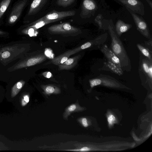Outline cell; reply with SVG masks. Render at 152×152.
<instances>
[{
	"label": "cell",
	"instance_id": "cell-1",
	"mask_svg": "<svg viewBox=\"0 0 152 152\" xmlns=\"http://www.w3.org/2000/svg\"><path fill=\"white\" fill-rule=\"evenodd\" d=\"M108 28L111 40V50L119 59L123 70L130 71L131 61L121 41L112 26L109 25Z\"/></svg>",
	"mask_w": 152,
	"mask_h": 152
},
{
	"label": "cell",
	"instance_id": "cell-2",
	"mask_svg": "<svg viewBox=\"0 0 152 152\" xmlns=\"http://www.w3.org/2000/svg\"><path fill=\"white\" fill-rule=\"evenodd\" d=\"M100 49L106 60V66L116 74L119 75H122L123 74V70L117 56L105 44H104Z\"/></svg>",
	"mask_w": 152,
	"mask_h": 152
},
{
	"label": "cell",
	"instance_id": "cell-3",
	"mask_svg": "<svg viewBox=\"0 0 152 152\" xmlns=\"http://www.w3.org/2000/svg\"><path fill=\"white\" fill-rule=\"evenodd\" d=\"M140 58L139 73L140 78L142 81L152 83V62L147 58L141 56Z\"/></svg>",
	"mask_w": 152,
	"mask_h": 152
},
{
	"label": "cell",
	"instance_id": "cell-4",
	"mask_svg": "<svg viewBox=\"0 0 152 152\" xmlns=\"http://www.w3.org/2000/svg\"><path fill=\"white\" fill-rule=\"evenodd\" d=\"M48 30L51 33L63 35L75 34L80 31L79 29L71 26L68 23L52 25L48 28Z\"/></svg>",
	"mask_w": 152,
	"mask_h": 152
},
{
	"label": "cell",
	"instance_id": "cell-5",
	"mask_svg": "<svg viewBox=\"0 0 152 152\" xmlns=\"http://www.w3.org/2000/svg\"><path fill=\"white\" fill-rule=\"evenodd\" d=\"M89 82L90 86L92 88L100 85L113 87H117L120 86L119 83L114 78L109 76L103 75L90 80Z\"/></svg>",
	"mask_w": 152,
	"mask_h": 152
},
{
	"label": "cell",
	"instance_id": "cell-6",
	"mask_svg": "<svg viewBox=\"0 0 152 152\" xmlns=\"http://www.w3.org/2000/svg\"><path fill=\"white\" fill-rule=\"evenodd\" d=\"M75 12L74 10L61 12L53 11L48 13L34 22L41 20L56 22L66 17L73 16L75 15Z\"/></svg>",
	"mask_w": 152,
	"mask_h": 152
},
{
	"label": "cell",
	"instance_id": "cell-7",
	"mask_svg": "<svg viewBox=\"0 0 152 152\" xmlns=\"http://www.w3.org/2000/svg\"><path fill=\"white\" fill-rule=\"evenodd\" d=\"M27 2V0H21L13 7L8 19V22L10 23H13L17 21L20 15Z\"/></svg>",
	"mask_w": 152,
	"mask_h": 152
},
{
	"label": "cell",
	"instance_id": "cell-8",
	"mask_svg": "<svg viewBox=\"0 0 152 152\" xmlns=\"http://www.w3.org/2000/svg\"><path fill=\"white\" fill-rule=\"evenodd\" d=\"M46 58L42 55L33 57L17 64L13 68L14 70L34 65L44 61Z\"/></svg>",
	"mask_w": 152,
	"mask_h": 152
},
{
	"label": "cell",
	"instance_id": "cell-9",
	"mask_svg": "<svg viewBox=\"0 0 152 152\" xmlns=\"http://www.w3.org/2000/svg\"><path fill=\"white\" fill-rule=\"evenodd\" d=\"M132 15L137 30L145 37L150 39V34L146 23L136 14H132Z\"/></svg>",
	"mask_w": 152,
	"mask_h": 152
},
{
	"label": "cell",
	"instance_id": "cell-10",
	"mask_svg": "<svg viewBox=\"0 0 152 152\" xmlns=\"http://www.w3.org/2000/svg\"><path fill=\"white\" fill-rule=\"evenodd\" d=\"M80 56V55H78L73 58H68L63 63L58 65L59 69L60 70H69L72 69L77 63L78 60Z\"/></svg>",
	"mask_w": 152,
	"mask_h": 152
},
{
	"label": "cell",
	"instance_id": "cell-11",
	"mask_svg": "<svg viewBox=\"0 0 152 152\" xmlns=\"http://www.w3.org/2000/svg\"><path fill=\"white\" fill-rule=\"evenodd\" d=\"M46 0H34L31 3L28 12V15L36 13L44 4Z\"/></svg>",
	"mask_w": 152,
	"mask_h": 152
},
{
	"label": "cell",
	"instance_id": "cell-12",
	"mask_svg": "<svg viewBox=\"0 0 152 152\" xmlns=\"http://www.w3.org/2000/svg\"><path fill=\"white\" fill-rule=\"evenodd\" d=\"M132 27L130 24L125 23L120 20H118L116 23L115 30L118 35L120 36L124 33L127 31Z\"/></svg>",
	"mask_w": 152,
	"mask_h": 152
},
{
	"label": "cell",
	"instance_id": "cell-13",
	"mask_svg": "<svg viewBox=\"0 0 152 152\" xmlns=\"http://www.w3.org/2000/svg\"><path fill=\"white\" fill-rule=\"evenodd\" d=\"M131 10L138 11V7L141 5V2L137 0H118Z\"/></svg>",
	"mask_w": 152,
	"mask_h": 152
},
{
	"label": "cell",
	"instance_id": "cell-14",
	"mask_svg": "<svg viewBox=\"0 0 152 152\" xmlns=\"http://www.w3.org/2000/svg\"><path fill=\"white\" fill-rule=\"evenodd\" d=\"M72 51H67L65 53H64L60 56L53 59L51 61L52 62L56 65L62 64L68 59L69 56L72 54Z\"/></svg>",
	"mask_w": 152,
	"mask_h": 152
},
{
	"label": "cell",
	"instance_id": "cell-15",
	"mask_svg": "<svg viewBox=\"0 0 152 152\" xmlns=\"http://www.w3.org/2000/svg\"><path fill=\"white\" fill-rule=\"evenodd\" d=\"M137 46L143 55V56L147 58L150 61L152 62V53L149 49L140 44L138 43Z\"/></svg>",
	"mask_w": 152,
	"mask_h": 152
},
{
	"label": "cell",
	"instance_id": "cell-16",
	"mask_svg": "<svg viewBox=\"0 0 152 152\" xmlns=\"http://www.w3.org/2000/svg\"><path fill=\"white\" fill-rule=\"evenodd\" d=\"M25 82L21 80L16 83L12 88L11 95L12 97L17 95L24 85Z\"/></svg>",
	"mask_w": 152,
	"mask_h": 152
},
{
	"label": "cell",
	"instance_id": "cell-17",
	"mask_svg": "<svg viewBox=\"0 0 152 152\" xmlns=\"http://www.w3.org/2000/svg\"><path fill=\"white\" fill-rule=\"evenodd\" d=\"M45 93L48 95L58 94L60 92V89L57 87L51 85L44 86L42 87Z\"/></svg>",
	"mask_w": 152,
	"mask_h": 152
},
{
	"label": "cell",
	"instance_id": "cell-18",
	"mask_svg": "<svg viewBox=\"0 0 152 152\" xmlns=\"http://www.w3.org/2000/svg\"><path fill=\"white\" fill-rule=\"evenodd\" d=\"M55 22L53 21L41 20L36 22H33L28 26L27 29L32 28L35 30L48 24Z\"/></svg>",
	"mask_w": 152,
	"mask_h": 152
},
{
	"label": "cell",
	"instance_id": "cell-19",
	"mask_svg": "<svg viewBox=\"0 0 152 152\" xmlns=\"http://www.w3.org/2000/svg\"><path fill=\"white\" fill-rule=\"evenodd\" d=\"M82 109V108L80 107L78 104H72L66 109L64 114V117L65 118H66L71 113L78 111Z\"/></svg>",
	"mask_w": 152,
	"mask_h": 152
},
{
	"label": "cell",
	"instance_id": "cell-20",
	"mask_svg": "<svg viewBox=\"0 0 152 152\" xmlns=\"http://www.w3.org/2000/svg\"><path fill=\"white\" fill-rule=\"evenodd\" d=\"M96 7V4L92 0H83L82 7L85 11L92 10L95 8Z\"/></svg>",
	"mask_w": 152,
	"mask_h": 152
},
{
	"label": "cell",
	"instance_id": "cell-21",
	"mask_svg": "<svg viewBox=\"0 0 152 152\" xmlns=\"http://www.w3.org/2000/svg\"><path fill=\"white\" fill-rule=\"evenodd\" d=\"M11 0H3L0 4V19L7 8Z\"/></svg>",
	"mask_w": 152,
	"mask_h": 152
},
{
	"label": "cell",
	"instance_id": "cell-22",
	"mask_svg": "<svg viewBox=\"0 0 152 152\" xmlns=\"http://www.w3.org/2000/svg\"><path fill=\"white\" fill-rule=\"evenodd\" d=\"M75 0H57V4L60 6L66 7L71 4Z\"/></svg>",
	"mask_w": 152,
	"mask_h": 152
},
{
	"label": "cell",
	"instance_id": "cell-23",
	"mask_svg": "<svg viewBox=\"0 0 152 152\" xmlns=\"http://www.w3.org/2000/svg\"><path fill=\"white\" fill-rule=\"evenodd\" d=\"M29 97L28 95L26 94L24 95L21 101V104L22 106H25L29 102Z\"/></svg>",
	"mask_w": 152,
	"mask_h": 152
},
{
	"label": "cell",
	"instance_id": "cell-24",
	"mask_svg": "<svg viewBox=\"0 0 152 152\" xmlns=\"http://www.w3.org/2000/svg\"><path fill=\"white\" fill-rule=\"evenodd\" d=\"M45 54L46 56L48 58H53V54L51 50L48 48L46 49L45 52Z\"/></svg>",
	"mask_w": 152,
	"mask_h": 152
},
{
	"label": "cell",
	"instance_id": "cell-25",
	"mask_svg": "<svg viewBox=\"0 0 152 152\" xmlns=\"http://www.w3.org/2000/svg\"><path fill=\"white\" fill-rule=\"evenodd\" d=\"M90 150V148L87 147H83L81 148L77 149L67 150L69 151H87Z\"/></svg>",
	"mask_w": 152,
	"mask_h": 152
},
{
	"label": "cell",
	"instance_id": "cell-26",
	"mask_svg": "<svg viewBox=\"0 0 152 152\" xmlns=\"http://www.w3.org/2000/svg\"><path fill=\"white\" fill-rule=\"evenodd\" d=\"M27 30H28V34L31 37L33 36H36L37 34V31H36L33 28H29L27 29Z\"/></svg>",
	"mask_w": 152,
	"mask_h": 152
},
{
	"label": "cell",
	"instance_id": "cell-27",
	"mask_svg": "<svg viewBox=\"0 0 152 152\" xmlns=\"http://www.w3.org/2000/svg\"><path fill=\"white\" fill-rule=\"evenodd\" d=\"M115 120V118L114 116L112 115H110L107 118V121L109 124L110 125H112L114 123Z\"/></svg>",
	"mask_w": 152,
	"mask_h": 152
},
{
	"label": "cell",
	"instance_id": "cell-28",
	"mask_svg": "<svg viewBox=\"0 0 152 152\" xmlns=\"http://www.w3.org/2000/svg\"><path fill=\"white\" fill-rule=\"evenodd\" d=\"M102 16L101 15H98L96 18L95 21L98 23L100 28H102V24L101 21Z\"/></svg>",
	"mask_w": 152,
	"mask_h": 152
},
{
	"label": "cell",
	"instance_id": "cell-29",
	"mask_svg": "<svg viewBox=\"0 0 152 152\" xmlns=\"http://www.w3.org/2000/svg\"><path fill=\"white\" fill-rule=\"evenodd\" d=\"M79 121L84 127H86L88 126L87 120L86 118H82L80 119Z\"/></svg>",
	"mask_w": 152,
	"mask_h": 152
},
{
	"label": "cell",
	"instance_id": "cell-30",
	"mask_svg": "<svg viewBox=\"0 0 152 152\" xmlns=\"http://www.w3.org/2000/svg\"><path fill=\"white\" fill-rule=\"evenodd\" d=\"M42 74L45 77L48 78H50L52 75L51 73L49 72H45Z\"/></svg>",
	"mask_w": 152,
	"mask_h": 152
},
{
	"label": "cell",
	"instance_id": "cell-31",
	"mask_svg": "<svg viewBox=\"0 0 152 152\" xmlns=\"http://www.w3.org/2000/svg\"><path fill=\"white\" fill-rule=\"evenodd\" d=\"M4 34V32L0 30V35H3Z\"/></svg>",
	"mask_w": 152,
	"mask_h": 152
}]
</instances>
